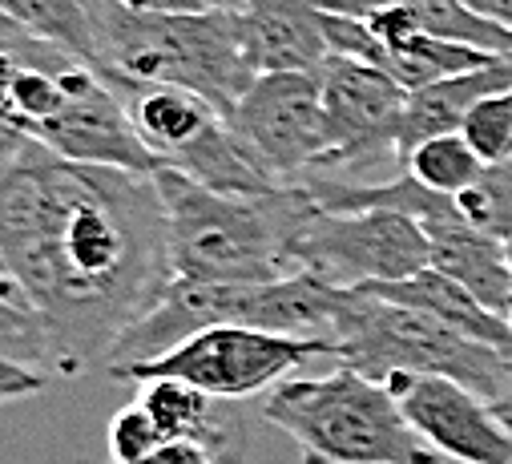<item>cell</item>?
Instances as JSON below:
<instances>
[{"mask_svg":"<svg viewBox=\"0 0 512 464\" xmlns=\"http://www.w3.org/2000/svg\"><path fill=\"white\" fill-rule=\"evenodd\" d=\"M0 263L49 331L53 376H81L174 279L158 178L69 162L5 130Z\"/></svg>","mask_w":512,"mask_h":464,"instance_id":"1","label":"cell"},{"mask_svg":"<svg viewBox=\"0 0 512 464\" xmlns=\"http://www.w3.org/2000/svg\"><path fill=\"white\" fill-rule=\"evenodd\" d=\"M174 279L194 283H275L299 275L295 239L315 198L295 186L238 198L198 186L178 170H158Z\"/></svg>","mask_w":512,"mask_h":464,"instance_id":"2","label":"cell"},{"mask_svg":"<svg viewBox=\"0 0 512 464\" xmlns=\"http://www.w3.org/2000/svg\"><path fill=\"white\" fill-rule=\"evenodd\" d=\"M93 69L190 89L222 118L259 81L242 49L238 13H138L117 0H97L93 9Z\"/></svg>","mask_w":512,"mask_h":464,"instance_id":"3","label":"cell"},{"mask_svg":"<svg viewBox=\"0 0 512 464\" xmlns=\"http://www.w3.org/2000/svg\"><path fill=\"white\" fill-rule=\"evenodd\" d=\"M263 420L295 440L303 464H444L408 424L392 388L347 364L275 384Z\"/></svg>","mask_w":512,"mask_h":464,"instance_id":"4","label":"cell"},{"mask_svg":"<svg viewBox=\"0 0 512 464\" xmlns=\"http://www.w3.org/2000/svg\"><path fill=\"white\" fill-rule=\"evenodd\" d=\"M335 364L388 384L392 376H444L492 404L512 400V356L452 323L367 291H339Z\"/></svg>","mask_w":512,"mask_h":464,"instance_id":"5","label":"cell"},{"mask_svg":"<svg viewBox=\"0 0 512 464\" xmlns=\"http://www.w3.org/2000/svg\"><path fill=\"white\" fill-rule=\"evenodd\" d=\"M295 267L335 291L400 283L432 267L424 226L400 210H315L295 239Z\"/></svg>","mask_w":512,"mask_h":464,"instance_id":"6","label":"cell"},{"mask_svg":"<svg viewBox=\"0 0 512 464\" xmlns=\"http://www.w3.org/2000/svg\"><path fill=\"white\" fill-rule=\"evenodd\" d=\"M319 356H339V347L331 339H295V335H275L259 327H210L174 347L170 356L134 364L113 372V380H182L214 400H242L254 392H267L295 372H303Z\"/></svg>","mask_w":512,"mask_h":464,"instance_id":"7","label":"cell"},{"mask_svg":"<svg viewBox=\"0 0 512 464\" xmlns=\"http://www.w3.org/2000/svg\"><path fill=\"white\" fill-rule=\"evenodd\" d=\"M230 130L279 186H307L323 174L331 142L319 73H263L230 113Z\"/></svg>","mask_w":512,"mask_h":464,"instance_id":"8","label":"cell"},{"mask_svg":"<svg viewBox=\"0 0 512 464\" xmlns=\"http://www.w3.org/2000/svg\"><path fill=\"white\" fill-rule=\"evenodd\" d=\"M319 89L327 113V142H331L319 178L351 182V174H363L383 162H396L404 174L400 122H404L408 89L383 69L339 53H331L319 65Z\"/></svg>","mask_w":512,"mask_h":464,"instance_id":"9","label":"cell"},{"mask_svg":"<svg viewBox=\"0 0 512 464\" xmlns=\"http://www.w3.org/2000/svg\"><path fill=\"white\" fill-rule=\"evenodd\" d=\"M408 424L440 452L460 464H512V424L480 392L444 376H392Z\"/></svg>","mask_w":512,"mask_h":464,"instance_id":"10","label":"cell"},{"mask_svg":"<svg viewBox=\"0 0 512 464\" xmlns=\"http://www.w3.org/2000/svg\"><path fill=\"white\" fill-rule=\"evenodd\" d=\"M53 150L57 158L85 162V166H113L134 174H158V158L138 138L130 109L117 97V89L89 65L65 93L61 109L33 134H25Z\"/></svg>","mask_w":512,"mask_h":464,"instance_id":"11","label":"cell"},{"mask_svg":"<svg viewBox=\"0 0 512 464\" xmlns=\"http://www.w3.org/2000/svg\"><path fill=\"white\" fill-rule=\"evenodd\" d=\"M105 77V73H101ZM117 97L130 109V122L146 150L158 158V170H186L210 138L226 126L222 113L178 85H150V81H130V77H105Z\"/></svg>","mask_w":512,"mask_h":464,"instance_id":"12","label":"cell"},{"mask_svg":"<svg viewBox=\"0 0 512 464\" xmlns=\"http://www.w3.org/2000/svg\"><path fill=\"white\" fill-rule=\"evenodd\" d=\"M242 49L254 73H319L331 57L319 0H246L238 9Z\"/></svg>","mask_w":512,"mask_h":464,"instance_id":"13","label":"cell"},{"mask_svg":"<svg viewBox=\"0 0 512 464\" xmlns=\"http://www.w3.org/2000/svg\"><path fill=\"white\" fill-rule=\"evenodd\" d=\"M512 89V57H492L480 69L444 77L436 85H424L408 93L404 105V122H400V158H408L420 142L440 138V134H460L468 113L496 93Z\"/></svg>","mask_w":512,"mask_h":464,"instance_id":"14","label":"cell"},{"mask_svg":"<svg viewBox=\"0 0 512 464\" xmlns=\"http://www.w3.org/2000/svg\"><path fill=\"white\" fill-rule=\"evenodd\" d=\"M367 295H379L388 303H400V307H416V311H428L444 323H452L456 331L480 339V343H492L500 352L512 356V323L496 311H488L464 283L448 279L444 271L428 267L412 279H400V283H375V287H359Z\"/></svg>","mask_w":512,"mask_h":464,"instance_id":"15","label":"cell"},{"mask_svg":"<svg viewBox=\"0 0 512 464\" xmlns=\"http://www.w3.org/2000/svg\"><path fill=\"white\" fill-rule=\"evenodd\" d=\"M93 9L97 0H0L5 21L93 65Z\"/></svg>","mask_w":512,"mask_h":464,"instance_id":"16","label":"cell"},{"mask_svg":"<svg viewBox=\"0 0 512 464\" xmlns=\"http://www.w3.org/2000/svg\"><path fill=\"white\" fill-rule=\"evenodd\" d=\"M488 166L480 162V154L468 146L464 134H440V138H428L420 142L408 158H404V174H412L420 186L436 190V194H464L468 186L480 182Z\"/></svg>","mask_w":512,"mask_h":464,"instance_id":"17","label":"cell"},{"mask_svg":"<svg viewBox=\"0 0 512 464\" xmlns=\"http://www.w3.org/2000/svg\"><path fill=\"white\" fill-rule=\"evenodd\" d=\"M0 356L53 376L49 331H45L41 315L33 311V303L25 299V291L5 275H0Z\"/></svg>","mask_w":512,"mask_h":464,"instance_id":"18","label":"cell"},{"mask_svg":"<svg viewBox=\"0 0 512 464\" xmlns=\"http://www.w3.org/2000/svg\"><path fill=\"white\" fill-rule=\"evenodd\" d=\"M138 404L158 420L166 440H198L218 412L214 396H206L182 380H146L138 392Z\"/></svg>","mask_w":512,"mask_h":464,"instance_id":"19","label":"cell"},{"mask_svg":"<svg viewBox=\"0 0 512 464\" xmlns=\"http://www.w3.org/2000/svg\"><path fill=\"white\" fill-rule=\"evenodd\" d=\"M456 202L468 214V222L480 226L484 235L500 239L504 247L512 243V162L488 166L476 186L456 194Z\"/></svg>","mask_w":512,"mask_h":464,"instance_id":"20","label":"cell"},{"mask_svg":"<svg viewBox=\"0 0 512 464\" xmlns=\"http://www.w3.org/2000/svg\"><path fill=\"white\" fill-rule=\"evenodd\" d=\"M468 138V146L480 154L484 166H504L512 162V89L484 97L460 130Z\"/></svg>","mask_w":512,"mask_h":464,"instance_id":"21","label":"cell"},{"mask_svg":"<svg viewBox=\"0 0 512 464\" xmlns=\"http://www.w3.org/2000/svg\"><path fill=\"white\" fill-rule=\"evenodd\" d=\"M162 444H166V436H162L158 420L138 400L125 404L109 424V456H113V464H142Z\"/></svg>","mask_w":512,"mask_h":464,"instance_id":"22","label":"cell"},{"mask_svg":"<svg viewBox=\"0 0 512 464\" xmlns=\"http://www.w3.org/2000/svg\"><path fill=\"white\" fill-rule=\"evenodd\" d=\"M45 384H49V372H41V368L13 364V360L0 364V396H5V400H25V396H37Z\"/></svg>","mask_w":512,"mask_h":464,"instance_id":"23","label":"cell"},{"mask_svg":"<svg viewBox=\"0 0 512 464\" xmlns=\"http://www.w3.org/2000/svg\"><path fill=\"white\" fill-rule=\"evenodd\" d=\"M142 464H218L198 440H166L154 456H146Z\"/></svg>","mask_w":512,"mask_h":464,"instance_id":"24","label":"cell"},{"mask_svg":"<svg viewBox=\"0 0 512 464\" xmlns=\"http://www.w3.org/2000/svg\"><path fill=\"white\" fill-rule=\"evenodd\" d=\"M138 13H202V0H117Z\"/></svg>","mask_w":512,"mask_h":464,"instance_id":"25","label":"cell"},{"mask_svg":"<svg viewBox=\"0 0 512 464\" xmlns=\"http://www.w3.org/2000/svg\"><path fill=\"white\" fill-rule=\"evenodd\" d=\"M460 5H468L476 17H484L492 25L512 29V0H460Z\"/></svg>","mask_w":512,"mask_h":464,"instance_id":"26","label":"cell"},{"mask_svg":"<svg viewBox=\"0 0 512 464\" xmlns=\"http://www.w3.org/2000/svg\"><path fill=\"white\" fill-rule=\"evenodd\" d=\"M246 0H202V9H214V13H238Z\"/></svg>","mask_w":512,"mask_h":464,"instance_id":"27","label":"cell"},{"mask_svg":"<svg viewBox=\"0 0 512 464\" xmlns=\"http://www.w3.org/2000/svg\"><path fill=\"white\" fill-rule=\"evenodd\" d=\"M508 263H512V243H508Z\"/></svg>","mask_w":512,"mask_h":464,"instance_id":"28","label":"cell"},{"mask_svg":"<svg viewBox=\"0 0 512 464\" xmlns=\"http://www.w3.org/2000/svg\"><path fill=\"white\" fill-rule=\"evenodd\" d=\"M77 464H93V460H77Z\"/></svg>","mask_w":512,"mask_h":464,"instance_id":"29","label":"cell"},{"mask_svg":"<svg viewBox=\"0 0 512 464\" xmlns=\"http://www.w3.org/2000/svg\"><path fill=\"white\" fill-rule=\"evenodd\" d=\"M508 323H512V315H508Z\"/></svg>","mask_w":512,"mask_h":464,"instance_id":"30","label":"cell"},{"mask_svg":"<svg viewBox=\"0 0 512 464\" xmlns=\"http://www.w3.org/2000/svg\"><path fill=\"white\" fill-rule=\"evenodd\" d=\"M508 424H512V420H508Z\"/></svg>","mask_w":512,"mask_h":464,"instance_id":"31","label":"cell"}]
</instances>
